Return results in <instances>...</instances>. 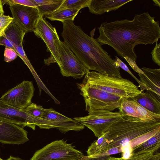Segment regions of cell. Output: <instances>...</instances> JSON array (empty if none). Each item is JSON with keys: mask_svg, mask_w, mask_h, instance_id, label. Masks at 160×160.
<instances>
[{"mask_svg": "<svg viewBox=\"0 0 160 160\" xmlns=\"http://www.w3.org/2000/svg\"><path fill=\"white\" fill-rule=\"evenodd\" d=\"M46 109L42 106L32 103L24 109L29 115L38 119L42 118L46 111Z\"/></svg>", "mask_w": 160, "mask_h": 160, "instance_id": "cell-24", "label": "cell"}, {"mask_svg": "<svg viewBox=\"0 0 160 160\" xmlns=\"http://www.w3.org/2000/svg\"><path fill=\"white\" fill-rule=\"evenodd\" d=\"M113 60L115 61V64L116 66L122 69L124 71H126L130 75H131L133 78H134L136 80V81L138 83L139 86L141 89V90L142 92H143V91L145 90H149L154 92L150 88L148 87L145 84L142 83L139 79L137 78L130 70L127 66L117 56H115V59H113Z\"/></svg>", "mask_w": 160, "mask_h": 160, "instance_id": "cell-25", "label": "cell"}, {"mask_svg": "<svg viewBox=\"0 0 160 160\" xmlns=\"http://www.w3.org/2000/svg\"><path fill=\"white\" fill-rule=\"evenodd\" d=\"M90 1L91 0H64L57 9L69 8L81 10L88 7Z\"/></svg>", "mask_w": 160, "mask_h": 160, "instance_id": "cell-23", "label": "cell"}, {"mask_svg": "<svg viewBox=\"0 0 160 160\" xmlns=\"http://www.w3.org/2000/svg\"><path fill=\"white\" fill-rule=\"evenodd\" d=\"M28 132L22 128L0 120V142L19 145L28 141Z\"/></svg>", "mask_w": 160, "mask_h": 160, "instance_id": "cell-13", "label": "cell"}, {"mask_svg": "<svg viewBox=\"0 0 160 160\" xmlns=\"http://www.w3.org/2000/svg\"><path fill=\"white\" fill-rule=\"evenodd\" d=\"M80 10L69 8L57 9L52 13L43 17L51 21H60L62 22L68 20L73 21Z\"/></svg>", "mask_w": 160, "mask_h": 160, "instance_id": "cell-21", "label": "cell"}, {"mask_svg": "<svg viewBox=\"0 0 160 160\" xmlns=\"http://www.w3.org/2000/svg\"><path fill=\"white\" fill-rule=\"evenodd\" d=\"M110 156L95 157L93 156L83 155L80 158L75 160H107Z\"/></svg>", "mask_w": 160, "mask_h": 160, "instance_id": "cell-32", "label": "cell"}, {"mask_svg": "<svg viewBox=\"0 0 160 160\" xmlns=\"http://www.w3.org/2000/svg\"><path fill=\"white\" fill-rule=\"evenodd\" d=\"M18 56L16 51L13 49L5 47L4 51V61L10 62L15 59Z\"/></svg>", "mask_w": 160, "mask_h": 160, "instance_id": "cell-30", "label": "cell"}, {"mask_svg": "<svg viewBox=\"0 0 160 160\" xmlns=\"http://www.w3.org/2000/svg\"><path fill=\"white\" fill-rule=\"evenodd\" d=\"M9 160H23L21 158L10 156L9 158Z\"/></svg>", "mask_w": 160, "mask_h": 160, "instance_id": "cell-36", "label": "cell"}, {"mask_svg": "<svg viewBox=\"0 0 160 160\" xmlns=\"http://www.w3.org/2000/svg\"><path fill=\"white\" fill-rule=\"evenodd\" d=\"M142 74H138L141 82L150 88L160 97V69L146 67L141 68Z\"/></svg>", "mask_w": 160, "mask_h": 160, "instance_id": "cell-19", "label": "cell"}, {"mask_svg": "<svg viewBox=\"0 0 160 160\" xmlns=\"http://www.w3.org/2000/svg\"><path fill=\"white\" fill-rule=\"evenodd\" d=\"M131 98L149 111L160 115V97L154 92L146 90Z\"/></svg>", "mask_w": 160, "mask_h": 160, "instance_id": "cell-18", "label": "cell"}, {"mask_svg": "<svg viewBox=\"0 0 160 160\" xmlns=\"http://www.w3.org/2000/svg\"><path fill=\"white\" fill-rule=\"evenodd\" d=\"M148 160H160V154L159 152L153 153Z\"/></svg>", "mask_w": 160, "mask_h": 160, "instance_id": "cell-34", "label": "cell"}, {"mask_svg": "<svg viewBox=\"0 0 160 160\" xmlns=\"http://www.w3.org/2000/svg\"><path fill=\"white\" fill-rule=\"evenodd\" d=\"M61 35L64 42L90 71L118 78L122 77L120 68L96 39L84 32L73 21L63 22Z\"/></svg>", "mask_w": 160, "mask_h": 160, "instance_id": "cell-2", "label": "cell"}, {"mask_svg": "<svg viewBox=\"0 0 160 160\" xmlns=\"http://www.w3.org/2000/svg\"><path fill=\"white\" fill-rule=\"evenodd\" d=\"M1 160H9V158H8V159H6V160H3V159H2Z\"/></svg>", "mask_w": 160, "mask_h": 160, "instance_id": "cell-38", "label": "cell"}, {"mask_svg": "<svg viewBox=\"0 0 160 160\" xmlns=\"http://www.w3.org/2000/svg\"><path fill=\"white\" fill-rule=\"evenodd\" d=\"M119 111L125 114L145 121L160 122V115L149 111L131 98L122 100Z\"/></svg>", "mask_w": 160, "mask_h": 160, "instance_id": "cell-15", "label": "cell"}, {"mask_svg": "<svg viewBox=\"0 0 160 160\" xmlns=\"http://www.w3.org/2000/svg\"><path fill=\"white\" fill-rule=\"evenodd\" d=\"M124 114L120 111L112 112L100 110L88 113L87 116L75 117L73 119L90 129L98 138L109 126Z\"/></svg>", "mask_w": 160, "mask_h": 160, "instance_id": "cell-8", "label": "cell"}, {"mask_svg": "<svg viewBox=\"0 0 160 160\" xmlns=\"http://www.w3.org/2000/svg\"><path fill=\"white\" fill-rule=\"evenodd\" d=\"M4 35L0 38V45L12 48L22 44L26 32L13 21L5 30Z\"/></svg>", "mask_w": 160, "mask_h": 160, "instance_id": "cell-16", "label": "cell"}, {"mask_svg": "<svg viewBox=\"0 0 160 160\" xmlns=\"http://www.w3.org/2000/svg\"><path fill=\"white\" fill-rule=\"evenodd\" d=\"M37 4L39 15L43 17L54 12L60 7L64 0H34Z\"/></svg>", "mask_w": 160, "mask_h": 160, "instance_id": "cell-22", "label": "cell"}, {"mask_svg": "<svg viewBox=\"0 0 160 160\" xmlns=\"http://www.w3.org/2000/svg\"><path fill=\"white\" fill-rule=\"evenodd\" d=\"M82 82L125 99L134 98L142 92L129 79L102 74L95 71H88Z\"/></svg>", "mask_w": 160, "mask_h": 160, "instance_id": "cell-4", "label": "cell"}, {"mask_svg": "<svg viewBox=\"0 0 160 160\" xmlns=\"http://www.w3.org/2000/svg\"><path fill=\"white\" fill-rule=\"evenodd\" d=\"M154 153L144 152L138 154H132L128 158H116L109 156L107 160H148Z\"/></svg>", "mask_w": 160, "mask_h": 160, "instance_id": "cell-26", "label": "cell"}, {"mask_svg": "<svg viewBox=\"0 0 160 160\" xmlns=\"http://www.w3.org/2000/svg\"><path fill=\"white\" fill-rule=\"evenodd\" d=\"M42 118L50 121L54 128L64 133L70 131H79L85 128L84 125L74 119L68 118L52 108L46 109Z\"/></svg>", "mask_w": 160, "mask_h": 160, "instance_id": "cell-14", "label": "cell"}, {"mask_svg": "<svg viewBox=\"0 0 160 160\" xmlns=\"http://www.w3.org/2000/svg\"><path fill=\"white\" fill-rule=\"evenodd\" d=\"M40 119L29 115L24 109L21 110L10 106L0 99V120L18 125L23 128L28 127L34 130Z\"/></svg>", "mask_w": 160, "mask_h": 160, "instance_id": "cell-11", "label": "cell"}, {"mask_svg": "<svg viewBox=\"0 0 160 160\" xmlns=\"http://www.w3.org/2000/svg\"><path fill=\"white\" fill-rule=\"evenodd\" d=\"M160 147V131L133 148L132 150V154L144 152L154 153Z\"/></svg>", "mask_w": 160, "mask_h": 160, "instance_id": "cell-20", "label": "cell"}, {"mask_svg": "<svg viewBox=\"0 0 160 160\" xmlns=\"http://www.w3.org/2000/svg\"><path fill=\"white\" fill-rule=\"evenodd\" d=\"M71 144L64 140H57L37 151L31 160H75L83 156Z\"/></svg>", "mask_w": 160, "mask_h": 160, "instance_id": "cell-6", "label": "cell"}, {"mask_svg": "<svg viewBox=\"0 0 160 160\" xmlns=\"http://www.w3.org/2000/svg\"><path fill=\"white\" fill-rule=\"evenodd\" d=\"M80 94L84 99L86 111L88 113L100 110L112 111L121 109L123 98L91 87L82 82L77 83Z\"/></svg>", "mask_w": 160, "mask_h": 160, "instance_id": "cell-5", "label": "cell"}, {"mask_svg": "<svg viewBox=\"0 0 160 160\" xmlns=\"http://www.w3.org/2000/svg\"><path fill=\"white\" fill-rule=\"evenodd\" d=\"M2 158H0V160H2Z\"/></svg>", "mask_w": 160, "mask_h": 160, "instance_id": "cell-39", "label": "cell"}, {"mask_svg": "<svg viewBox=\"0 0 160 160\" xmlns=\"http://www.w3.org/2000/svg\"><path fill=\"white\" fill-rule=\"evenodd\" d=\"M133 70L138 74H142L143 71L137 65L136 62L127 57H123Z\"/></svg>", "mask_w": 160, "mask_h": 160, "instance_id": "cell-33", "label": "cell"}, {"mask_svg": "<svg viewBox=\"0 0 160 160\" xmlns=\"http://www.w3.org/2000/svg\"><path fill=\"white\" fill-rule=\"evenodd\" d=\"M13 20L12 17L9 16L0 14V38L4 35L5 30Z\"/></svg>", "mask_w": 160, "mask_h": 160, "instance_id": "cell-27", "label": "cell"}, {"mask_svg": "<svg viewBox=\"0 0 160 160\" xmlns=\"http://www.w3.org/2000/svg\"><path fill=\"white\" fill-rule=\"evenodd\" d=\"M58 52L60 61L59 66L63 76L80 79L89 71L64 41H60Z\"/></svg>", "mask_w": 160, "mask_h": 160, "instance_id": "cell-9", "label": "cell"}, {"mask_svg": "<svg viewBox=\"0 0 160 160\" xmlns=\"http://www.w3.org/2000/svg\"><path fill=\"white\" fill-rule=\"evenodd\" d=\"M33 32L38 38L43 41L47 51L50 53V57L44 59L45 63L49 65L57 63L59 66L60 61L58 47L60 40L56 28L42 16H40Z\"/></svg>", "mask_w": 160, "mask_h": 160, "instance_id": "cell-7", "label": "cell"}, {"mask_svg": "<svg viewBox=\"0 0 160 160\" xmlns=\"http://www.w3.org/2000/svg\"><path fill=\"white\" fill-rule=\"evenodd\" d=\"M9 8L13 22L26 33L33 31L40 16L37 8L18 4Z\"/></svg>", "mask_w": 160, "mask_h": 160, "instance_id": "cell-12", "label": "cell"}, {"mask_svg": "<svg viewBox=\"0 0 160 160\" xmlns=\"http://www.w3.org/2000/svg\"><path fill=\"white\" fill-rule=\"evenodd\" d=\"M98 29L99 36L96 40L101 45H108L121 57L135 62L136 45L157 43L160 38L159 22L147 12L136 14L132 20L103 22Z\"/></svg>", "mask_w": 160, "mask_h": 160, "instance_id": "cell-1", "label": "cell"}, {"mask_svg": "<svg viewBox=\"0 0 160 160\" xmlns=\"http://www.w3.org/2000/svg\"><path fill=\"white\" fill-rule=\"evenodd\" d=\"M34 92L32 82L25 80L8 90L0 99L10 106L24 110L32 103Z\"/></svg>", "mask_w": 160, "mask_h": 160, "instance_id": "cell-10", "label": "cell"}, {"mask_svg": "<svg viewBox=\"0 0 160 160\" xmlns=\"http://www.w3.org/2000/svg\"><path fill=\"white\" fill-rule=\"evenodd\" d=\"M153 1L155 3V5H157V6H158L159 7H160V0H153Z\"/></svg>", "mask_w": 160, "mask_h": 160, "instance_id": "cell-37", "label": "cell"}, {"mask_svg": "<svg viewBox=\"0 0 160 160\" xmlns=\"http://www.w3.org/2000/svg\"><path fill=\"white\" fill-rule=\"evenodd\" d=\"M12 49L16 51L18 56L22 59L30 69H32V67L23 49L22 44L15 46Z\"/></svg>", "mask_w": 160, "mask_h": 160, "instance_id": "cell-29", "label": "cell"}, {"mask_svg": "<svg viewBox=\"0 0 160 160\" xmlns=\"http://www.w3.org/2000/svg\"><path fill=\"white\" fill-rule=\"evenodd\" d=\"M132 0H91L88 6L90 12L101 15L105 12L116 10Z\"/></svg>", "mask_w": 160, "mask_h": 160, "instance_id": "cell-17", "label": "cell"}, {"mask_svg": "<svg viewBox=\"0 0 160 160\" xmlns=\"http://www.w3.org/2000/svg\"><path fill=\"white\" fill-rule=\"evenodd\" d=\"M160 127V122L147 121L124 114L109 126L100 137L104 152L119 148L121 152L132 149L151 137L149 132Z\"/></svg>", "mask_w": 160, "mask_h": 160, "instance_id": "cell-3", "label": "cell"}, {"mask_svg": "<svg viewBox=\"0 0 160 160\" xmlns=\"http://www.w3.org/2000/svg\"><path fill=\"white\" fill-rule=\"evenodd\" d=\"M2 2L4 4H6L10 6L17 4L36 8L38 6L34 0H4Z\"/></svg>", "mask_w": 160, "mask_h": 160, "instance_id": "cell-28", "label": "cell"}, {"mask_svg": "<svg viewBox=\"0 0 160 160\" xmlns=\"http://www.w3.org/2000/svg\"><path fill=\"white\" fill-rule=\"evenodd\" d=\"M4 5L2 0H0V14H4V12L3 8V5Z\"/></svg>", "mask_w": 160, "mask_h": 160, "instance_id": "cell-35", "label": "cell"}, {"mask_svg": "<svg viewBox=\"0 0 160 160\" xmlns=\"http://www.w3.org/2000/svg\"><path fill=\"white\" fill-rule=\"evenodd\" d=\"M152 60L157 64L160 66V43H156V45L151 52Z\"/></svg>", "mask_w": 160, "mask_h": 160, "instance_id": "cell-31", "label": "cell"}]
</instances>
